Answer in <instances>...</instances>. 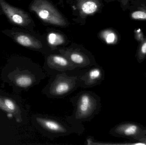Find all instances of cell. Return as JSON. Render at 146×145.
Segmentation results:
<instances>
[{
	"mask_svg": "<svg viewBox=\"0 0 146 145\" xmlns=\"http://www.w3.org/2000/svg\"><path fill=\"white\" fill-rule=\"evenodd\" d=\"M74 109L71 115L66 117V121L76 126H83L82 123L92 121L101 109V98L94 92L82 91L70 99Z\"/></svg>",
	"mask_w": 146,
	"mask_h": 145,
	"instance_id": "cell-1",
	"label": "cell"
},
{
	"mask_svg": "<svg viewBox=\"0 0 146 145\" xmlns=\"http://www.w3.org/2000/svg\"><path fill=\"white\" fill-rule=\"evenodd\" d=\"M33 121L43 135L50 140L72 134L80 135L85 131L84 126L71 125L59 117L47 114L36 115Z\"/></svg>",
	"mask_w": 146,
	"mask_h": 145,
	"instance_id": "cell-2",
	"label": "cell"
},
{
	"mask_svg": "<svg viewBox=\"0 0 146 145\" xmlns=\"http://www.w3.org/2000/svg\"><path fill=\"white\" fill-rule=\"evenodd\" d=\"M79 87V75L63 72L51 75L42 93L50 98H63Z\"/></svg>",
	"mask_w": 146,
	"mask_h": 145,
	"instance_id": "cell-3",
	"label": "cell"
},
{
	"mask_svg": "<svg viewBox=\"0 0 146 145\" xmlns=\"http://www.w3.org/2000/svg\"><path fill=\"white\" fill-rule=\"evenodd\" d=\"M0 15H4L15 27L29 29L30 18L25 11L11 5L6 0H0Z\"/></svg>",
	"mask_w": 146,
	"mask_h": 145,
	"instance_id": "cell-4",
	"label": "cell"
},
{
	"mask_svg": "<svg viewBox=\"0 0 146 145\" xmlns=\"http://www.w3.org/2000/svg\"><path fill=\"white\" fill-rule=\"evenodd\" d=\"M43 69L48 75L51 76L70 72L77 68L64 55L53 54L46 57Z\"/></svg>",
	"mask_w": 146,
	"mask_h": 145,
	"instance_id": "cell-5",
	"label": "cell"
},
{
	"mask_svg": "<svg viewBox=\"0 0 146 145\" xmlns=\"http://www.w3.org/2000/svg\"><path fill=\"white\" fill-rule=\"evenodd\" d=\"M104 78V70L101 66L98 65L91 66L79 75V87L85 89L94 87L100 84Z\"/></svg>",
	"mask_w": 146,
	"mask_h": 145,
	"instance_id": "cell-6",
	"label": "cell"
},
{
	"mask_svg": "<svg viewBox=\"0 0 146 145\" xmlns=\"http://www.w3.org/2000/svg\"><path fill=\"white\" fill-rule=\"evenodd\" d=\"M82 11L86 14H92L97 9V6L95 3L92 1H87L82 5Z\"/></svg>",
	"mask_w": 146,
	"mask_h": 145,
	"instance_id": "cell-7",
	"label": "cell"
},
{
	"mask_svg": "<svg viewBox=\"0 0 146 145\" xmlns=\"http://www.w3.org/2000/svg\"><path fill=\"white\" fill-rule=\"evenodd\" d=\"M58 38L57 35L56 34H50L48 36V42L51 45H54V46H56V45H59L62 43V40H58Z\"/></svg>",
	"mask_w": 146,
	"mask_h": 145,
	"instance_id": "cell-8",
	"label": "cell"
},
{
	"mask_svg": "<svg viewBox=\"0 0 146 145\" xmlns=\"http://www.w3.org/2000/svg\"><path fill=\"white\" fill-rule=\"evenodd\" d=\"M131 16L135 19L146 20V12L142 10L135 11L132 13Z\"/></svg>",
	"mask_w": 146,
	"mask_h": 145,
	"instance_id": "cell-9",
	"label": "cell"
},
{
	"mask_svg": "<svg viewBox=\"0 0 146 145\" xmlns=\"http://www.w3.org/2000/svg\"><path fill=\"white\" fill-rule=\"evenodd\" d=\"M38 15L41 18L46 19L48 17L49 13L46 10H41L38 12Z\"/></svg>",
	"mask_w": 146,
	"mask_h": 145,
	"instance_id": "cell-10",
	"label": "cell"
},
{
	"mask_svg": "<svg viewBox=\"0 0 146 145\" xmlns=\"http://www.w3.org/2000/svg\"><path fill=\"white\" fill-rule=\"evenodd\" d=\"M5 104L6 106L10 110H14L15 109V106L13 102L9 99L5 100Z\"/></svg>",
	"mask_w": 146,
	"mask_h": 145,
	"instance_id": "cell-11",
	"label": "cell"
},
{
	"mask_svg": "<svg viewBox=\"0 0 146 145\" xmlns=\"http://www.w3.org/2000/svg\"><path fill=\"white\" fill-rule=\"evenodd\" d=\"M115 36L113 33H110L108 35L106 39V41L108 43H111L115 41Z\"/></svg>",
	"mask_w": 146,
	"mask_h": 145,
	"instance_id": "cell-12",
	"label": "cell"
},
{
	"mask_svg": "<svg viewBox=\"0 0 146 145\" xmlns=\"http://www.w3.org/2000/svg\"><path fill=\"white\" fill-rule=\"evenodd\" d=\"M140 52L142 54H146V39L141 44L140 47Z\"/></svg>",
	"mask_w": 146,
	"mask_h": 145,
	"instance_id": "cell-13",
	"label": "cell"
},
{
	"mask_svg": "<svg viewBox=\"0 0 146 145\" xmlns=\"http://www.w3.org/2000/svg\"><path fill=\"white\" fill-rule=\"evenodd\" d=\"M135 145H145V144H140V143H139V144H135Z\"/></svg>",
	"mask_w": 146,
	"mask_h": 145,
	"instance_id": "cell-14",
	"label": "cell"
},
{
	"mask_svg": "<svg viewBox=\"0 0 146 145\" xmlns=\"http://www.w3.org/2000/svg\"><path fill=\"white\" fill-rule=\"evenodd\" d=\"M8 116L9 117H12V115H11V114H8Z\"/></svg>",
	"mask_w": 146,
	"mask_h": 145,
	"instance_id": "cell-15",
	"label": "cell"
},
{
	"mask_svg": "<svg viewBox=\"0 0 146 145\" xmlns=\"http://www.w3.org/2000/svg\"><path fill=\"white\" fill-rule=\"evenodd\" d=\"M17 1H21V0H17Z\"/></svg>",
	"mask_w": 146,
	"mask_h": 145,
	"instance_id": "cell-16",
	"label": "cell"
}]
</instances>
